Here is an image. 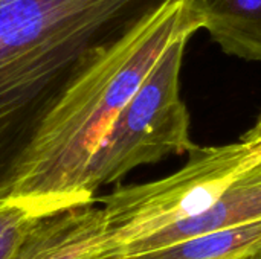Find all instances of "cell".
Masks as SVG:
<instances>
[{"label":"cell","instance_id":"cell-1","mask_svg":"<svg viewBox=\"0 0 261 259\" xmlns=\"http://www.w3.org/2000/svg\"><path fill=\"white\" fill-rule=\"evenodd\" d=\"M168 0H0V198L75 81Z\"/></svg>","mask_w":261,"mask_h":259},{"label":"cell","instance_id":"cell-2","mask_svg":"<svg viewBox=\"0 0 261 259\" xmlns=\"http://www.w3.org/2000/svg\"><path fill=\"white\" fill-rule=\"evenodd\" d=\"M199 29L202 21L188 0H168L112 44L49 114L6 197L96 202L83 192L90 157L170 44Z\"/></svg>","mask_w":261,"mask_h":259},{"label":"cell","instance_id":"cell-3","mask_svg":"<svg viewBox=\"0 0 261 259\" xmlns=\"http://www.w3.org/2000/svg\"><path fill=\"white\" fill-rule=\"evenodd\" d=\"M185 166L161 180L122 186L98 198L119 258L161 231L206 212L249 168L261 162V139L194 147Z\"/></svg>","mask_w":261,"mask_h":259},{"label":"cell","instance_id":"cell-4","mask_svg":"<svg viewBox=\"0 0 261 259\" xmlns=\"http://www.w3.org/2000/svg\"><path fill=\"white\" fill-rule=\"evenodd\" d=\"M180 37L162 53L133 98L119 111L95 150L83 179V192L116 183L138 166L190 153V114L180 98V70L187 43Z\"/></svg>","mask_w":261,"mask_h":259},{"label":"cell","instance_id":"cell-5","mask_svg":"<svg viewBox=\"0 0 261 259\" xmlns=\"http://www.w3.org/2000/svg\"><path fill=\"white\" fill-rule=\"evenodd\" d=\"M96 202L46 217L28 241L21 259H121L110 241Z\"/></svg>","mask_w":261,"mask_h":259},{"label":"cell","instance_id":"cell-6","mask_svg":"<svg viewBox=\"0 0 261 259\" xmlns=\"http://www.w3.org/2000/svg\"><path fill=\"white\" fill-rule=\"evenodd\" d=\"M257 220H261V162L242 174L206 212L173 224L133 244L124 259L148 253L206 232Z\"/></svg>","mask_w":261,"mask_h":259},{"label":"cell","instance_id":"cell-7","mask_svg":"<svg viewBox=\"0 0 261 259\" xmlns=\"http://www.w3.org/2000/svg\"><path fill=\"white\" fill-rule=\"evenodd\" d=\"M228 55L261 63V0H188Z\"/></svg>","mask_w":261,"mask_h":259},{"label":"cell","instance_id":"cell-8","mask_svg":"<svg viewBox=\"0 0 261 259\" xmlns=\"http://www.w3.org/2000/svg\"><path fill=\"white\" fill-rule=\"evenodd\" d=\"M261 256V220L206 232L127 259H255Z\"/></svg>","mask_w":261,"mask_h":259},{"label":"cell","instance_id":"cell-9","mask_svg":"<svg viewBox=\"0 0 261 259\" xmlns=\"http://www.w3.org/2000/svg\"><path fill=\"white\" fill-rule=\"evenodd\" d=\"M83 206L54 197L0 198V259H21L37 226L49 215Z\"/></svg>","mask_w":261,"mask_h":259},{"label":"cell","instance_id":"cell-10","mask_svg":"<svg viewBox=\"0 0 261 259\" xmlns=\"http://www.w3.org/2000/svg\"><path fill=\"white\" fill-rule=\"evenodd\" d=\"M242 139H261V116L260 119L255 122V125L242 136Z\"/></svg>","mask_w":261,"mask_h":259},{"label":"cell","instance_id":"cell-11","mask_svg":"<svg viewBox=\"0 0 261 259\" xmlns=\"http://www.w3.org/2000/svg\"><path fill=\"white\" fill-rule=\"evenodd\" d=\"M255 259H261V256H260V258H255Z\"/></svg>","mask_w":261,"mask_h":259}]
</instances>
